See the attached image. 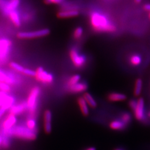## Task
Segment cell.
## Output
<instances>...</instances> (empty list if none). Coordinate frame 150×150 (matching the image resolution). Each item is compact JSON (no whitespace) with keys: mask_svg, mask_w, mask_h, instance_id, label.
Returning <instances> with one entry per match:
<instances>
[{"mask_svg":"<svg viewBox=\"0 0 150 150\" xmlns=\"http://www.w3.org/2000/svg\"><path fill=\"white\" fill-rule=\"evenodd\" d=\"M142 80L140 78L137 79L134 82V94L135 96H139L142 89Z\"/></svg>","mask_w":150,"mask_h":150,"instance_id":"21","label":"cell"},{"mask_svg":"<svg viewBox=\"0 0 150 150\" xmlns=\"http://www.w3.org/2000/svg\"><path fill=\"white\" fill-rule=\"evenodd\" d=\"M0 82L7 83L10 85L13 84L15 82V80L13 77L6 74L5 72L0 70Z\"/></svg>","mask_w":150,"mask_h":150,"instance_id":"19","label":"cell"},{"mask_svg":"<svg viewBox=\"0 0 150 150\" xmlns=\"http://www.w3.org/2000/svg\"><path fill=\"white\" fill-rule=\"evenodd\" d=\"M20 4V0H11L8 4L5 5L4 10L6 13H10L15 10Z\"/></svg>","mask_w":150,"mask_h":150,"instance_id":"16","label":"cell"},{"mask_svg":"<svg viewBox=\"0 0 150 150\" xmlns=\"http://www.w3.org/2000/svg\"><path fill=\"white\" fill-rule=\"evenodd\" d=\"M50 31L48 28H44L33 31L18 32L17 36L19 38L22 39H32L46 36L50 34Z\"/></svg>","mask_w":150,"mask_h":150,"instance_id":"5","label":"cell"},{"mask_svg":"<svg viewBox=\"0 0 150 150\" xmlns=\"http://www.w3.org/2000/svg\"><path fill=\"white\" fill-rule=\"evenodd\" d=\"M124 150L122 148H117V149H115V150Z\"/></svg>","mask_w":150,"mask_h":150,"instance_id":"38","label":"cell"},{"mask_svg":"<svg viewBox=\"0 0 150 150\" xmlns=\"http://www.w3.org/2000/svg\"><path fill=\"white\" fill-rule=\"evenodd\" d=\"M6 111V110L5 108H4V107H0V119L4 116Z\"/></svg>","mask_w":150,"mask_h":150,"instance_id":"33","label":"cell"},{"mask_svg":"<svg viewBox=\"0 0 150 150\" xmlns=\"http://www.w3.org/2000/svg\"><path fill=\"white\" fill-rule=\"evenodd\" d=\"M52 115L50 110H47L43 113V129L46 134H50L52 131Z\"/></svg>","mask_w":150,"mask_h":150,"instance_id":"8","label":"cell"},{"mask_svg":"<svg viewBox=\"0 0 150 150\" xmlns=\"http://www.w3.org/2000/svg\"><path fill=\"white\" fill-rule=\"evenodd\" d=\"M142 62V56L138 53L132 54L129 57V64L134 67H137L141 64Z\"/></svg>","mask_w":150,"mask_h":150,"instance_id":"13","label":"cell"},{"mask_svg":"<svg viewBox=\"0 0 150 150\" xmlns=\"http://www.w3.org/2000/svg\"><path fill=\"white\" fill-rule=\"evenodd\" d=\"M70 57L73 64L76 68L80 69L86 64V57L79 53L75 48H72L69 52Z\"/></svg>","mask_w":150,"mask_h":150,"instance_id":"6","label":"cell"},{"mask_svg":"<svg viewBox=\"0 0 150 150\" xmlns=\"http://www.w3.org/2000/svg\"><path fill=\"white\" fill-rule=\"evenodd\" d=\"M4 134L7 136H13L17 138L28 141L35 140L37 137L36 131L23 126H14L9 130L4 131Z\"/></svg>","mask_w":150,"mask_h":150,"instance_id":"2","label":"cell"},{"mask_svg":"<svg viewBox=\"0 0 150 150\" xmlns=\"http://www.w3.org/2000/svg\"><path fill=\"white\" fill-rule=\"evenodd\" d=\"M83 98L85 100L86 103L89 107H91L92 108H95L97 106V103L94 98L91 95V94L88 92H85L83 94Z\"/></svg>","mask_w":150,"mask_h":150,"instance_id":"18","label":"cell"},{"mask_svg":"<svg viewBox=\"0 0 150 150\" xmlns=\"http://www.w3.org/2000/svg\"><path fill=\"white\" fill-rule=\"evenodd\" d=\"M63 2V0H45V2L47 4H59Z\"/></svg>","mask_w":150,"mask_h":150,"instance_id":"32","label":"cell"},{"mask_svg":"<svg viewBox=\"0 0 150 150\" xmlns=\"http://www.w3.org/2000/svg\"><path fill=\"white\" fill-rule=\"evenodd\" d=\"M147 116H148V117L150 118V110L149 111V112H147Z\"/></svg>","mask_w":150,"mask_h":150,"instance_id":"37","label":"cell"},{"mask_svg":"<svg viewBox=\"0 0 150 150\" xmlns=\"http://www.w3.org/2000/svg\"><path fill=\"white\" fill-rule=\"evenodd\" d=\"M1 143H2V137L0 136V146L1 145Z\"/></svg>","mask_w":150,"mask_h":150,"instance_id":"39","label":"cell"},{"mask_svg":"<svg viewBox=\"0 0 150 150\" xmlns=\"http://www.w3.org/2000/svg\"><path fill=\"white\" fill-rule=\"evenodd\" d=\"M145 101L142 97H140L137 100V105L134 111L135 118L139 121H143L146 118L145 110Z\"/></svg>","mask_w":150,"mask_h":150,"instance_id":"7","label":"cell"},{"mask_svg":"<svg viewBox=\"0 0 150 150\" xmlns=\"http://www.w3.org/2000/svg\"><path fill=\"white\" fill-rule=\"evenodd\" d=\"M83 33V30L81 27H77L74 31L73 37L75 39H79L81 38Z\"/></svg>","mask_w":150,"mask_h":150,"instance_id":"27","label":"cell"},{"mask_svg":"<svg viewBox=\"0 0 150 150\" xmlns=\"http://www.w3.org/2000/svg\"><path fill=\"white\" fill-rule=\"evenodd\" d=\"M144 8H145L146 10L150 11V4L145 5V6H144Z\"/></svg>","mask_w":150,"mask_h":150,"instance_id":"35","label":"cell"},{"mask_svg":"<svg viewBox=\"0 0 150 150\" xmlns=\"http://www.w3.org/2000/svg\"><path fill=\"white\" fill-rule=\"evenodd\" d=\"M10 141L7 136L4 135L3 137H2L1 145L3 147L7 148L10 146Z\"/></svg>","mask_w":150,"mask_h":150,"instance_id":"28","label":"cell"},{"mask_svg":"<svg viewBox=\"0 0 150 150\" xmlns=\"http://www.w3.org/2000/svg\"><path fill=\"white\" fill-rule=\"evenodd\" d=\"M5 5V2L4 0H0V7H2L3 8H4Z\"/></svg>","mask_w":150,"mask_h":150,"instance_id":"34","label":"cell"},{"mask_svg":"<svg viewBox=\"0 0 150 150\" xmlns=\"http://www.w3.org/2000/svg\"><path fill=\"white\" fill-rule=\"evenodd\" d=\"M91 23L98 32H112L116 30V27L105 16L96 12L91 15Z\"/></svg>","mask_w":150,"mask_h":150,"instance_id":"1","label":"cell"},{"mask_svg":"<svg viewBox=\"0 0 150 150\" xmlns=\"http://www.w3.org/2000/svg\"><path fill=\"white\" fill-rule=\"evenodd\" d=\"M85 150H96V149L93 147H90L86 149Z\"/></svg>","mask_w":150,"mask_h":150,"instance_id":"36","label":"cell"},{"mask_svg":"<svg viewBox=\"0 0 150 150\" xmlns=\"http://www.w3.org/2000/svg\"><path fill=\"white\" fill-rule=\"evenodd\" d=\"M79 15V12L76 10L60 11L57 13L58 17L61 18H71L77 16Z\"/></svg>","mask_w":150,"mask_h":150,"instance_id":"17","label":"cell"},{"mask_svg":"<svg viewBox=\"0 0 150 150\" xmlns=\"http://www.w3.org/2000/svg\"><path fill=\"white\" fill-rule=\"evenodd\" d=\"M17 122V118L16 116L10 114L4 121L3 123V127L4 129V131H8L9 129H12L13 127L15 126V124Z\"/></svg>","mask_w":150,"mask_h":150,"instance_id":"10","label":"cell"},{"mask_svg":"<svg viewBox=\"0 0 150 150\" xmlns=\"http://www.w3.org/2000/svg\"><path fill=\"white\" fill-rule=\"evenodd\" d=\"M81 76L79 75H74L72 76L69 79V80L67 81V86L69 87L70 86L74 85L78 82H79Z\"/></svg>","mask_w":150,"mask_h":150,"instance_id":"24","label":"cell"},{"mask_svg":"<svg viewBox=\"0 0 150 150\" xmlns=\"http://www.w3.org/2000/svg\"><path fill=\"white\" fill-rule=\"evenodd\" d=\"M141 1H142V0H135V1H136V2H137V3H139Z\"/></svg>","mask_w":150,"mask_h":150,"instance_id":"40","label":"cell"},{"mask_svg":"<svg viewBox=\"0 0 150 150\" xmlns=\"http://www.w3.org/2000/svg\"><path fill=\"white\" fill-rule=\"evenodd\" d=\"M27 110V103L26 102H22L17 105H13L10 108V112L12 115L15 116L20 115Z\"/></svg>","mask_w":150,"mask_h":150,"instance_id":"9","label":"cell"},{"mask_svg":"<svg viewBox=\"0 0 150 150\" xmlns=\"http://www.w3.org/2000/svg\"><path fill=\"white\" fill-rule=\"evenodd\" d=\"M10 18L13 24L16 27H19L21 26V20L18 13L16 11L11 12L10 13Z\"/></svg>","mask_w":150,"mask_h":150,"instance_id":"22","label":"cell"},{"mask_svg":"<svg viewBox=\"0 0 150 150\" xmlns=\"http://www.w3.org/2000/svg\"><path fill=\"white\" fill-rule=\"evenodd\" d=\"M35 77L38 81L44 84L50 85L52 83L54 80L53 75L45 71L42 67H39L36 69Z\"/></svg>","mask_w":150,"mask_h":150,"instance_id":"4","label":"cell"},{"mask_svg":"<svg viewBox=\"0 0 150 150\" xmlns=\"http://www.w3.org/2000/svg\"><path fill=\"white\" fill-rule=\"evenodd\" d=\"M126 95L123 93L118 92H111L107 96V99L111 102H120L126 100Z\"/></svg>","mask_w":150,"mask_h":150,"instance_id":"12","label":"cell"},{"mask_svg":"<svg viewBox=\"0 0 150 150\" xmlns=\"http://www.w3.org/2000/svg\"><path fill=\"white\" fill-rule=\"evenodd\" d=\"M15 102V98L13 97L7 95L1 107H4L7 110V109H10L14 105Z\"/></svg>","mask_w":150,"mask_h":150,"instance_id":"20","label":"cell"},{"mask_svg":"<svg viewBox=\"0 0 150 150\" xmlns=\"http://www.w3.org/2000/svg\"><path fill=\"white\" fill-rule=\"evenodd\" d=\"M22 74H23L24 75L28 76H31V77H35V71H33V70L28 69H26L25 68L24 70L22 72Z\"/></svg>","mask_w":150,"mask_h":150,"instance_id":"30","label":"cell"},{"mask_svg":"<svg viewBox=\"0 0 150 150\" xmlns=\"http://www.w3.org/2000/svg\"><path fill=\"white\" fill-rule=\"evenodd\" d=\"M88 88V85L86 82H78L73 86L69 87L70 92L74 93H81L86 91Z\"/></svg>","mask_w":150,"mask_h":150,"instance_id":"11","label":"cell"},{"mask_svg":"<svg viewBox=\"0 0 150 150\" xmlns=\"http://www.w3.org/2000/svg\"><path fill=\"white\" fill-rule=\"evenodd\" d=\"M120 120L125 123L126 126L129 125L132 120L131 115L127 112L122 113L120 116Z\"/></svg>","mask_w":150,"mask_h":150,"instance_id":"23","label":"cell"},{"mask_svg":"<svg viewBox=\"0 0 150 150\" xmlns=\"http://www.w3.org/2000/svg\"><path fill=\"white\" fill-rule=\"evenodd\" d=\"M40 94V88L38 86L33 87L29 92L26 103L27 110H28L31 118H33L32 116L35 115L36 111V109L38 107V100Z\"/></svg>","mask_w":150,"mask_h":150,"instance_id":"3","label":"cell"},{"mask_svg":"<svg viewBox=\"0 0 150 150\" xmlns=\"http://www.w3.org/2000/svg\"><path fill=\"white\" fill-rule=\"evenodd\" d=\"M136 105H137V101L134 99H132V100H129V107L131 108V110L132 111H134L135 107L136 106Z\"/></svg>","mask_w":150,"mask_h":150,"instance_id":"31","label":"cell"},{"mask_svg":"<svg viewBox=\"0 0 150 150\" xmlns=\"http://www.w3.org/2000/svg\"><path fill=\"white\" fill-rule=\"evenodd\" d=\"M149 17H150V14H149Z\"/></svg>","mask_w":150,"mask_h":150,"instance_id":"41","label":"cell"},{"mask_svg":"<svg viewBox=\"0 0 150 150\" xmlns=\"http://www.w3.org/2000/svg\"><path fill=\"white\" fill-rule=\"evenodd\" d=\"M77 103L80 108L81 112L84 116H87L89 115V108L88 106L86 103L85 100L83 97H80L77 99Z\"/></svg>","mask_w":150,"mask_h":150,"instance_id":"14","label":"cell"},{"mask_svg":"<svg viewBox=\"0 0 150 150\" xmlns=\"http://www.w3.org/2000/svg\"><path fill=\"white\" fill-rule=\"evenodd\" d=\"M109 126L113 130L121 131L125 129L127 126L120 119H117L112 121L109 124Z\"/></svg>","mask_w":150,"mask_h":150,"instance_id":"15","label":"cell"},{"mask_svg":"<svg viewBox=\"0 0 150 150\" xmlns=\"http://www.w3.org/2000/svg\"><path fill=\"white\" fill-rule=\"evenodd\" d=\"M10 66L11 69L15 70L17 72H21V73L23 72L24 69H25L23 67H22L20 64H18L16 63V62H11V63L10 64Z\"/></svg>","mask_w":150,"mask_h":150,"instance_id":"26","label":"cell"},{"mask_svg":"<svg viewBox=\"0 0 150 150\" xmlns=\"http://www.w3.org/2000/svg\"><path fill=\"white\" fill-rule=\"evenodd\" d=\"M26 127H27L28 129L36 131V122L34 118H31V117L28 118L26 121Z\"/></svg>","mask_w":150,"mask_h":150,"instance_id":"25","label":"cell"},{"mask_svg":"<svg viewBox=\"0 0 150 150\" xmlns=\"http://www.w3.org/2000/svg\"><path fill=\"white\" fill-rule=\"evenodd\" d=\"M0 90L4 92H8L11 90V87L7 83L0 82Z\"/></svg>","mask_w":150,"mask_h":150,"instance_id":"29","label":"cell"}]
</instances>
